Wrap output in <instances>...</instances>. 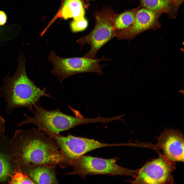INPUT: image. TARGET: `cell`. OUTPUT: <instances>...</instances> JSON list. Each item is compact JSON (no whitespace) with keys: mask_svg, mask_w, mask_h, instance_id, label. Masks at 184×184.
<instances>
[{"mask_svg":"<svg viewBox=\"0 0 184 184\" xmlns=\"http://www.w3.org/2000/svg\"><path fill=\"white\" fill-rule=\"evenodd\" d=\"M10 143L14 161L24 168L36 166L55 168L62 159L55 140L38 129L15 131Z\"/></svg>","mask_w":184,"mask_h":184,"instance_id":"6da1fadb","label":"cell"},{"mask_svg":"<svg viewBox=\"0 0 184 184\" xmlns=\"http://www.w3.org/2000/svg\"><path fill=\"white\" fill-rule=\"evenodd\" d=\"M46 90L36 86L24 71L5 81L0 88V96L7 103L5 111L8 115L20 107L27 108L32 112L33 106L41 97H51Z\"/></svg>","mask_w":184,"mask_h":184,"instance_id":"7a4b0ae2","label":"cell"},{"mask_svg":"<svg viewBox=\"0 0 184 184\" xmlns=\"http://www.w3.org/2000/svg\"><path fill=\"white\" fill-rule=\"evenodd\" d=\"M33 117L25 113V119L17 124L20 126L32 123L46 133L59 135L61 132L70 130L78 125L89 123L99 122V117L85 118L82 117H74L65 114L59 109L48 111L36 104L33 106Z\"/></svg>","mask_w":184,"mask_h":184,"instance_id":"3957f363","label":"cell"},{"mask_svg":"<svg viewBox=\"0 0 184 184\" xmlns=\"http://www.w3.org/2000/svg\"><path fill=\"white\" fill-rule=\"evenodd\" d=\"M117 14L110 8H104L95 13V24L93 30L87 35L82 37L76 42L81 45V50L85 44L90 46V50L83 56L95 58L100 49L106 43L116 37L118 31L114 25Z\"/></svg>","mask_w":184,"mask_h":184,"instance_id":"277c9868","label":"cell"},{"mask_svg":"<svg viewBox=\"0 0 184 184\" xmlns=\"http://www.w3.org/2000/svg\"><path fill=\"white\" fill-rule=\"evenodd\" d=\"M117 160L116 157L105 159L84 155L73 162L72 171L64 174L76 175L84 179L89 175L128 176L133 178L135 176L138 170L130 169L119 166L116 163Z\"/></svg>","mask_w":184,"mask_h":184,"instance_id":"5b68a950","label":"cell"},{"mask_svg":"<svg viewBox=\"0 0 184 184\" xmlns=\"http://www.w3.org/2000/svg\"><path fill=\"white\" fill-rule=\"evenodd\" d=\"M48 60L53 64L51 71L61 83L65 79L73 75L84 73H95L103 74L102 69L105 65H100L103 61H110L103 56L100 58L91 59L84 57L63 58L57 56L52 50Z\"/></svg>","mask_w":184,"mask_h":184,"instance_id":"8992f818","label":"cell"},{"mask_svg":"<svg viewBox=\"0 0 184 184\" xmlns=\"http://www.w3.org/2000/svg\"><path fill=\"white\" fill-rule=\"evenodd\" d=\"M56 141L61 151L62 159L59 165L62 169L71 166L73 162L87 152L99 148L120 146V144H110L101 143L93 139L73 136H66L47 133Z\"/></svg>","mask_w":184,"mask_h":184,"instance_id":"52a82bcc","label":"cell"},{"mask_svg":"<svg viewBox=\"0 0 184 184\" xmlns=\"http://www.w3.org/2000/svg\"><path fill=\"white\" fill-rule=\"evenodd\" d=\"M176 168L175 162L164 155L160 154L158 158L147 162L138 171L133 184H167L174 183L172 172Z\"/></svg>","mask_w":184,"mask_h":184,"instance_id":"ba28073f","label":"cell"},{"mask_svg":"<svg viewBox=\"0 0 184 184\" xmlns=\"http://www.w3.org/2000/svg\"><path fill=\"white\" fill-rule=\"evenodd\" d=\"M140 8L137 12L132 24L126 29L118 31L116 37L118 39L131 40L144 31L156 30L161 27L159 19L162 15Z\"/></svg>","mask_w":184,"mask_h":184,"instance_id":"9c48e42d","label":"cell"},{"mask_svg":"<svg viewBox=\"0 0 184 184\" xmlns=\"http://www.w3.org/2000/svg\"><path fill=\"white\" fill-rule=\"evenodd\" d=\"M184 137L180 131L165 129L158 138L157 145L164 155L174 162H184Z\"/></svg>","mask_w":184,"mask_h":184,"instance_id":"30bf717a","label":"cell"},{"mask_svg":"<svg viewBox=\"0 0 184 184\" xmlns=\"http://www.w3.org/2000/svg\"><path fill=\"white\" fill-rule=\"evenodd\" d=\"M85 7H86L81 0H63L59 10L44 31H46L53 22L58 18L65 19L73 18L74 20H76L84 17Z\"/></svg>","mask_w":184,"mask_h":184,"instance_id":"8fae6325","label":"cell"},{"mask_svg":"<svg viewBox=\"0 0 184 184\" xmlns=\"http://www.w3.org/2000/svg\"><path fill=\"white\" fill-rule=\"evenodd\" d=\"M25 173L35 184L59 183L55 168L40 166H31L25 168Z\"/></svg>","mask_w":184,"mask_h":184,"instance_id":"7c38bea8","label":"cell"},{"mask_svg":"<svg viewBox=\"0 0 184 184\" xmlns=\"http://www.w3.org/2000/svg\"><path fill=\"white\" fill-rule=\"evenodd\" d=\"M142 8L162 15L165 13L170 19L175 18L178 10L170 0H139Z\"/></svg>","mask_w":184,"mask_h":184,"instance_id":"4fadbf2b","label":"cell"},{"mask_svg":"<svg viewBox=\"0 0 184 184\" xmlns=\"http://www.w3.org/2000/svg\"><path fill=\"white\" fill-rule=\"evenodd\" d=\"M141 7L140 6L117 14L114 20V25L116 29L118 31L121 30L131 26L135 20L138 10Z\"/></svg>","mask_w":184,"mask_h":184,"instance_id":"5bb4252c","label":"cell"},{"mask_svg":"<svg viewBox=\"0 0 184 184\" xmlns=\"http://www.w3.org/2000/svg\"><path fill=\"white\" fill-rule=\"evenodd\" d=\"M16 168L12 171L8 181L9 184H35L33 180L21 170L19 166L17 165Z\"/></svg>","mask_w":184,"mask_h":184,"instance_id":"9a60e30c","label":"cell"},{"mask_svg":"<svg viewBox=\"0 0 184 184\" xmlns=\"http://www.w3.org/2000/svg\"><path fill=\"white\" fill-rule=\"evenodd\" d=\"M12 171L8 159L5 155L0 153V182H4L10 178Z\"/></svg>","mask_w":184,"mask_h":184,"instance_id":"2e32d148","label":"cell"},{"mask_svg":"<svg viewBox=\"0 0 184 184\" xmlns=\"http://www.w3.org/2000/svg\"><path fill=\"white\" fill-rule=\"evenodd\" d=\"M88 25L87 21L84 17L74 20L71 23L70 27L73 32L76 33L84 31L87 28Z\"/></svg>","mask_w":184,"mask_h":184,"instance_id":"e0dca14e","label":"cell"},{"mask_svg":"<svg viewBox=\"0 0 184 184\" xmlns=\"http://www.w3.org/2000/svg\"><path fill=\"white\" fill-rule=\"evenodd\" d=\"M5 120L0 115V138L5 137Z\"/></svg>","mask_w":184,"mask_h":184,"instance_id":"ac0fdd59","label":"cell"},{"mask_svg":"<svg viewBox=\"0 0 184 184\" xmlns=\"http://www.w3.org/2000/svg\"><path fill=\"white\" fill-rule=\"evenodd\" d=\"M6 14L3 11H0V26L4 25L6 21Z\"/></svg>","mask_w":184,"mask_h":184,"instance_id":"d6986e66","label":"cell"},{"mask_svg":"<svg viewBox=\"0 0 184 184\" xmlns=\"http://www.w3.org/2000/svg\"><path fill=\"white\" fill-rule=\"evenodd\" d=\"M174 4L178 10L180 5L183 2L184 0H170Z\"/></svg>","mask_w":184,"mask_h":184,"instance_id":"ffe728a7","label":"cell"},{"mask_svg":"<svg viewBox=\"0 0 184 184\" xmlns=\"http://www.w3.org/2000/svg\"><path fill=\"white\" fill-rule=\"evenodd\" d=\"M81 0L83 2V3L87 7V6H86V3H85V1H90L91 0Z\"/></svg>","mask_w":184,"mask_h":184,"instance_id":"44dd1931","label":"cell"}]
</instances>
